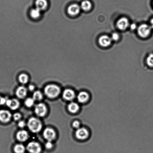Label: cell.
Returning a JSON list of instances; mask_svg holds the SVG:
<instances>
[{"mask_svg":"<svg viewBox=\"0 0 153 153\" xmlns=\"http://www.w3.org/2000/svg\"><path fill=\"white\" fill-rule=\"evenodd\" d=\"M18 125L19 127L20 128H23L26 125V123L25 122L23 121H21L19 123Z\"/></svg>","mask_w":153,"mask_h":153,"instance_id":"cell-31","label":"cell"},{"mask_svg":"<svg viewBox=\"0 0 153 153\" xmlns=\"http://www.w3.org/2000/svg\"><path fill=\"white\" fill-rule=\"evenodd\" d=\"M136 25L134 23L132 24L130 26V29H131L132 30H134L136 29Z\"/></svg>","mask_w":153,"mask_h":153,"instance_id":"cell-32","label":"cell"},{"mask_svg":"<svg viewBox=\"0 0 153 153\" xmlns=\"http://www.w3.org/2000/svg\"><path fill=\"white\" fill-rule=\"evenodd\" d=\"M151 26L146 24L140 25L138 29V33L140 36L145 38L150 35L151 31Z\"/></svg>","mask_w":153,"mask_h":153,"instance_id":"cell-3","label":"cell"},{"mask_svg":"<svg viewBox=\"0 0 153 153\" xmlns=\"http://www.w3.org/2000/svg\"><path fill=\"white\" fill-rule=\"evenodd\" d=\"M29 15L31 18L33 20H38L41 18L42 11L36 8L32 9L29 12Z\"/></svg>","mask_w":153,"mask_h":153,"instance_id":"cell-16","label":"cell"},{"mask_svg":"<svg viewBox=\"0 0 153 153\" xmlns=\"http://www.w3.org/2000/svg\"><path fill=\"white\" fill-rule=\"evenodd\" d=\"M26 149L29 153H40L42 151L41 145L38 143L35 142H29Z\"/></svg>","mask_w":153,"mask_h":153,"instance_id":"cell-5","label":"cell"},{"mask_svg":"<svg viewBox=\"0 0 153 153\" xmlns=\"http://www.w3.org/2000/svg\"><path fill=\"white\" fill-rule=\"evenodd\" d=\"M13 117L15 120L17 121V120H20L21 118V115L19 113H15L13 115Z\"/></svg>","mask_w":153,"mask_h":153,"instance_id":"cell-27","label":"cell"},{"mask_svg":"<svg viewBox=\"0 0 153 153\" xmlns=\"http://www.w3.org/2000/svg\"><path fill=\"white\" fill-rule=\"evenodd\" d=\"M35 112L36 114L38 117H44L47 113V106L44 103H38L35 106Z\"/></svg>","mask_w":153,"mask_h":153,"instance_id":"cell-6","label":"cell"},{"mask_svg":"<svg viewBox=\"0 0 153 153\" xmlns=\"http://www.w3.org/2000/svg\"><path fill=\"white\" fill-rule=\"evenodd\" d=\"M45 147L47 149H50L52 148L53 147V144L51 142L48 141L45 144Z\"/></svg>","mask_w":153,"mask_h":153,"instance_id":"cell-29","label":"cell"},{"mask_svg":"<svg viewBox=\"0 0 153 153\" xmlns=\"http://www.w3.org/2000/svg\"><path fill=\"white\" fill-rule=\"evenodd\" d=\"M43 136L48 141L52 142L55 139L56 134L55 131L53 129L47 128L43 132Z\"/></svg>","mask_w":153,"mask_h":153,"instance_id":"cell-7","label":"cell"},{"mask_svg":"<svg viewBox=\"0 0 153 153\" xmlns=\"http://www.w3.org/2000/svg\"><path fill=\"white\" fill-rule=\"evenodd\" d=\"M73 126L75 128L78 129L79 128L80 126V123L79 122L75 121H74L72 124Z\"/></svg>","mask_w":153,"mask_h":153,"instance_id":"cell-30","label":"cell"},{"mask_svg":"<svg viewBox=\"0 0 153 153\" xmlns=\"http://www.w3.org/2000/svg\"><path fill=\"white\" fill-rule=\"evenodd\" d=\"M147 64L149 66L153 67V53H151L148 56L146 59Z\"/></svg>","mask_w":153,"mask_h":153,"instance_id":"cell-25","label":"cell"},{"mask_svg":"<svg viewBox=\"0 0 153 153\" xmlns=\"http://www.w3.org/2000/svg\"><path fill=\"white\" fill-rule=\"evenodd\" d=\"M18 80L20 83L23 84H25L28 82L29 80V77L27 74L24 73L21 74L19 76Z\"/></svg>","mask_w":153,"mask_h":153,"instance_id":"cell-22","label":"cell"},{"mask_svg":"<svg viewBox=\"0 0 153 153\" xmlns=\"http://www.w3.org/2000/svg\"><path fill=\"white\" fill-rule=\"evenodd\" d=\"M92 5L91 2L88 0H84L81 2L80 7L81 9L84 11H89L92 8Z\"/></svg>","mask_w":153,"mask_h":153,"instance_id":"cell-19","label":"cell"},{"mask_svg":"<svg viewBox=\"0 0 153 153\" xmlns=\"http://www.w3.org/2000/svg\"><path fill=\"white\" fill-rule=\"evenodd\" d=\"M34 89H35V87H34L33 85H30L29 86V89L31 91H32L33 90H34Z\"/></svg>","mask_w":153,"mask_h":153,"instance_id":"cell-33","label":"cell"},{"mask_svg":"<svg viewBox=\"0 0 153 153\" xmlns=\"http://www.w3.org/2000/svg\"><path fill=\"white\" fill-rule=\"evenodd\" d=\"M60 92V87L54 84H48L44 89V93L46 95L50 98H54L57 97Z\"/></svg>","mask_w":153,"mask_h":153,"instance_id":"cell-1","label":"cell"},{"mask_svg":"<svg viewBox=\"0 0 153 153\" xmlns=\"http://www.w3.org/2000/svg\"><path fill=\"white\" fill-rule=\"evenodd\" d=\"M6 104L10 109L15 110L18 109L20 105V102L17 99H7Z\"/></svg>","mask_w":153,"mask_h":153,"instance_id":"cell-13","label":"cell"},{"mask_svg":"<svg viewBox=\"0 0 153 153\" xmlns=\"http://www.w3.org/2000/svg\"><path fill=\"white\" fill-rule=\"evenodd\" d=\"M35 5L36 8L42 12L45 11L48 8V2L47 0H36Z\"/></svg>","mask_w":153,"mask_h":153,"instance_id":"cell-10","label":"cell"},{"mask_svg":"<svg viewBox=\"0 0 153 153\" xmlns=\"http://www.w3.org/2000/svg\"><path fill=\"white\" fill-rule=\"evenodd\" d=\"M14 151L15 153H25L26 148L22 144H17L15 146Z\"/></svg>","mask_w":153,"mask_h":153,"instance_id":"cell-21","label":"cell"},{"mask_svg":"<svg viewBox=\"0 0 153 153\" xmlns=\"http://www.w3.org/2000/svg\"><path fill=\"white\" fill-rule=\"evenodd\" d=\"M89 99V95L85 92H81L79 93L77 96L78 101L81 103H85L88 101Z\"/></svg>","mask_w":153,"mask_h":153,"instance_id":"cell-18","label":"cell"},{"mask_svg":"<svg viewBox=\"0 0 153 153\" xmlns=\"http://www.w3.org/2000/svg\"><path fill=\"white\" fill-rule=\"evenodd\" d=\"M27 126L30 130L33 133L39 132L42 128V124L38 118L31 117L28 120Z\"/></svg>","mask_w":153,"mask_h":153,"instance_id":"cell-2","label":"cell"},{"mask_svg":"<svg viewBox=\"0 0 153 153\" xmlns=\"http://www.w3.org/2000/svg\"><path fill=\"white\" fill-rule=\"evenodd\" d=\"M43 98V95L42 93L39 91H36L33 93V98L35 101H39L42 99Z\"/></svg>","mask_w":153,"mask_h":153,"instance_id":"cell-23","label":"cell"},{"mask_svg":"<svg viewBox=\"0 0 153 153\" xmlns=\"http://www.w3.org/2000/svg\"><path fill=\"white\" fill-rule=\"evenodd\" d=\"M117 25L119 29L124 30L127 29L129 26L128 19L125 17L121 18L118 21Z\"/></svg>","mask_w":153,"mask_h":153,"instance_id":"cell-11","label":"cell"},{"mask_svg":"<svg viewBox=\"0 0 153 153\" xmlns=\"http://www.w3.org/2000/svg\"><path fill=\"white\" fill-rule=\"evenodd\" d=\"M12 115L9 111L6 110L0 111V121L3 123H8L11 119Z\"/></svg>","mask_w":153,"mask_h":153,"instance_id":"cell-9","label":"cell"},{"mask_svg":"<svg viewBox=\"0 0 153 153\" xmlns=\"http://www.w3.org/2000/svg\"><path fill=\"white\" fill-rule=\"evenodd\" d=\"M89 133L87 129L80 128L77 129L75 132V136L77 139L84 140L87 139L89 136Z\"/></svg>","mask_w":153,"mask_h":153,"instance_id":"cell-8","label":"cell"},{"mask_svg":"<svg viewBox=\"0 0 153 153\" xmlns=\"http://www.w3.org/2000/svg\"><path fill=\"white\" fill-rule=\"evenodd\" d=\"M27 94V90L26 87L23 86L19 87L16 90V95L19 98H24Z\"/></svg>","mask_w":153,"mask_h":153,"instance_id":"cell-17","label":"cell"},{"mask_svg":"<svg viewBox=\"0 0 153 153\" xmlns=\"http://www.w3.org/2000/svg\"><path fill=\"white\" fill-rule=\"evenodd\" d=\"M81 10L80 6L76 4H73L68 7L67 9V13L68 15L74 17L79 14Z\"/></svg>","mask_w":153,"mask_h":153,"instance_id":"cell-4","label":"cell"},{"mask_svg":"<svg viewBox=\"0 0 153 153\" xmlns=\"http://www.w3.org/2000/svg\"><path fill=\"white\" fill-rule=\"evenodd\" d=\"M79 109V106L75 102H71L68 106V110L72 113H76L78 112Z\"/></svg>","mask_w":153,"mask_h":153,"instance_id":"cell-20","label":"cell"},{"mask_svg":"<svg viewBox=\"0 0 153 153\" xmlns=\"http://www.w3.org/2000/svg\"><path fill=\"white\" fill-rule=\"evenodd\" d=\"M119 38L120 35L117 33H113L111 38V39L114 41H118L119 39Z\"/></svg>","mask_w":153,"mask_h":153,"instance_id":"cell-26","label":"cell"},{"mask_svg":"<svg viewBox=\"0 0 153 153\" xmlns=\"http://www.w3.org/2000/svg\"><path fill=\"white\" fill-rule=\"evenodd\" d=\"M35 101L33 98H28L25 101V104L28 107H31L34 105Z\"/></svg>","mask_w":153,"mask_h":153,"instance_id":"cell-24","label":"cell"},{"mask_svg":"<svg viewBox=\"0 0 153 153\" xmlns=\"http://www.w3.org/2000/svg\"><path fill=\"white\" fill-rule=\"evenodd\" d=\"M75 92L70 89H66L63 93V97L65 100L72 101L75 98Z\"/></svg>","mask_w":153,"mask_h":153,"instance_id":"cell-14","label":"cell"},{"mask_svg":"<svg viewBox=\"0 0 153 153\" xmlns=\"http://www.w3.org/2000/svg\"><path fill=\"white\" fill-rule=\"evenodd\" d=\"M150 26H151L152 29H153V18L150 21Z\"/></svg>","mask_w":153,"mask_h":153,"instance_id":"cell-34","label":"cell"},{"mask_svg":"<svg viewBox=\"0 0 153 153\" xmlns=\"http://www.w3.org/2000/svg\"><path fill=\"white\" fill-rule=\"evenodd\" d=\"M29 137L28 132L25 130L19 131L16 135L17 139L20 142H25L28 139Z\"/></svg>","mask_w":153,"mask_h":153,"instance_id":"cell-15","label":"cell"},{"mask_svg":"<svg viewBox=\"0 0 153 153\" xmlns=\"http://www.w3.org/2000/svg\"><path fill=\"white\" fill-rule=\"evenodd\" d=\"M112 41L111 38L106 35L101 36L99 40V44L103 47H107L109 46L112 43Z\"/></svg>","mask_w":153,"mask_h":153,"instance_id":"cell-12","label":"cell"},{"mask_svg":"<svg viewBox=\"0 0 153 153\" xmlns=\"http://www.w3.org/2000/svg\"><path fill=\"white\" fill-rule=\"evenodd\" d=\"M7 99L0 96V106L5 104L6 103Z\"/></svg>","mask_w":153,"mask_h":153,"instance_id":"cell-28","label":"cell"}]
</instances>
